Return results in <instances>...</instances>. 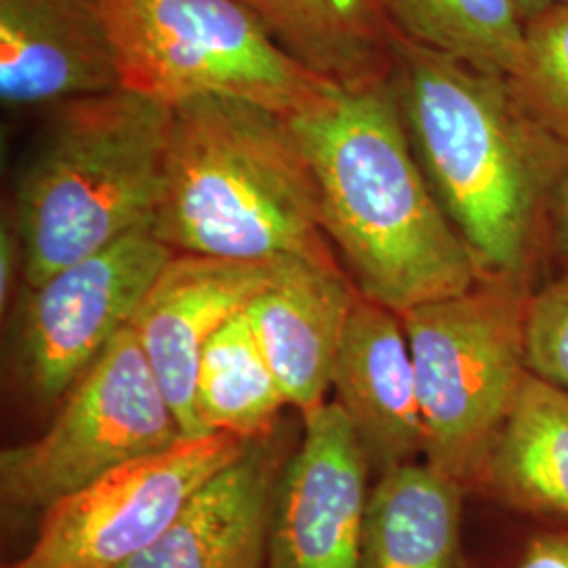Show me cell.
Segmentation results:
<instances>
[{
	"label": "cell",
	"instance_id": "obj_1",
	"mask_svg": "<svg viewBox=\"0 0 568 568\" xmlns=\"http://www.w3.org/2000/svg\"><path fill=\"white\" fill-rule=\"evenodd\" d=\"M389 84L434 196L483 270L530 283L568 143L506 74L398 34Z\"/></svg>",
	"mask_w": 568,
	"mask_h": 568
},
{
	"label": "cell",
	"instance_id": "obj_2",
	"mask_svg": "<svg viewBox=\"0 0 568 568\" xmlns=\"http://www.w3.org/2000/svg\"><path fill=\"white\" fill-rule=\"evenodd\" d=\"M291 121L316 173L326 236L363 297L403 314L488 276L434 196L389 81L333 89Z\"/></svg>",
	"mask_w": 568,
	"mask_h": 568
},
{
	"label": "cell",
	"instance_id": "obj_3",
	"mask_svg": "<svg viewBox=\"0 0 568 568\" xmlns=\"http://www.w3.org/2000/svg\"><path fill=\"white\" fill-rule=\"evenodd\" d=\"M152 230L173 253L344 267L291 114L239 98L173 105Z\"/></svg>",
	"mask_w": 568,
	"mask_h": 568
},
{
	"label": "cell",
	"instance_id": "obj_4",
	"mask_svg": "<svg viewBox=\"0 0 568 568\" xmlns=\"http://www.w3.org/2000/svg\"><path fill=\"white\" fill-rule=\"evenodd\" d=\"M171 119L173 105L126 87L47 108L9 211L23 243V284L152 224Z\"/></svg>",
	"mask_w": 568,
	"mask_h": 568
},
{
	"label": "cell",
	"instance_id": "obj_5",
	"mask_svg": "<svg viewBox=\"0 0 568 568\" xmlns=\"http://www.w3.org/2000/svg\"><path fill=\"white\" fill-rule=\"evenodd\" d=\"M528 281L485 276L466 293L400 314L426 424V464L483 487L527 382Z\"/></svg>",
	"mask_w": 568,
	"mask_h": 568
},
{
	"label": "cell",
	"instance_id": "obj_6",
	"mask_svg": "<svg viewBox=\"0 0 568 568\" xmlns=\"http://www.w3.org/2000/svg\"><path fill=\"white\" fill-rule=\"evenodd\" d=\"M121 87L175 103L224 95L297 114L335 87L293 60L243 0H100Z\"/></svg>",
	"mask_w": 568,
	"mask_h": 568
},
{
	"label": "cell",
	"instance_id": "obj_7",
	"mask_svg": "<svg viewBox=\"0 0 568 568\" xmlns=\"http://www.w3.org/2000/svg\"><path fill=\"white\" fill-rule=\"evenodd\" d=\"M182 438L159 377L126 325L70 387L47 432L0 453L2 504L44 511L110 469Z\"/></svg>",
	"mask_w": 568,
	"mask_h": 568
},
{
	"label": "cell",
	"instance_id": "obj_8",
	"mask_svg": "<svg viewBox=\"0 0 568 568\" xmlns=\"http://www.w3.org/2000/svg\"><path fill=\"white\" fill-rule=\"evenodd\" d=\"M175 253L152 224L65 265L39 284H21L11 312L9 363L37 405L61 403L124 326Z\"/></svg>",
	"mask_w": 568,
	"mask_h": 568
},
{
	"label": "cell",
	"instance_id": "obj_9",
	"mask_svg": "<svg viewBox=\"0 0 568 568\" xmlns=\"http://www.w3.org/2000/svg\"><path fill=\"white\" fill-rule=\"evenodd\" d=\"M246 443L215 432L110 469L44 509L37 539L7 568L124 567Z\"/></svg>",
	"mask_w": 568,
	"mask_h": 568
},
{
	"label": "cell",
	"instance_id": "obj_10",
	"mask_svg": "<svg viewBox=\"0 0 568 568\" xmlns=\"http://www.w3.org/2000/svg\"><path fill=\"white\" fill-rule=\"evenodd\" d=\"M276 490L267 568H361L368 462L344 408L304 419Z\"/></svg>",
	"mask_w": 568,
	"mask_h": 568
},
{
	"label": "cell",
	"instance_id": "obj_11",
	"mask_svg": "<svg viewBox=\"0 0 568 568\" xmlns=\"http://www.w3.org/2000/svg\"><path fill=\"white\" fill-rule=\"evenodd\" d=\"M276 262L175 253L143 295L129 326L140 339L183 438L206 436L196 415L204 345L270 283Z\"/></svg>",
	"mask_w": 568,
	"mask_h": 568
},
{
	"label": "cell",
	"instance_id": "obj_12",
	"mask_svg": "<svg viewBox=\"0 0 568 568\" xmlns=\"http://www.w3.org/2000/svg\"><path fill=\"white\" fill-rule=\"evenodd\" d=\"M288 457L278 427L251 438L185 501L163 535L121 568H264Z\"/></svg>",
	"mask_w": 568,
	"mask_h": 568
},
{
	"label": "cell",
	"instance_id": "obj_13",
	"mask_svg": "<svg viewBox=\"0 0 568 568\" xmlns=\"http://www.w3.org/2000/svg\"><path fill=\"white\" fill-rule=\"evenodd\" d=\"M331 392L354 427L368 467L379 476L426 455L417 377L398 312L358 295Z\"/></svg>",
	"mask_w": 568,
	"mask_h": 568
},
{
	"label": "cell",
	"instance_id": "obj_14",
	"mask_svg": "<svg viewBox=\"0 0 568 568\" xmlns=\"http://www.w3.org/2000/svg\"><path fill=\"white\" fill-rule=\"evenodd\" d=\"M121 87L100 0H0L4 108H51Z\"/></svg>",
	"mask_w": 568,
	"mask_h": 568
},
{
	"label": "cell",
	"instance_id": "obj_15",
	"mask_svg": "<svg viewBox=\"0 0 568 568\" xmlns=\"http://www.w3.org/2000/svg\"><path fill=\"white\" fill-rule=\"evenodd\" d=\"M358 295L345 267L286 257L244 310L286 403L304 419L328 403L337 352Z\"/></svg>",
	"mask_w": 568,
	"mask_h": 568
},
{
	"label": "cell",
	"instance_id": "obj_16",
	"mask_svg": "<svg viewBox=\"0 0 568 568\" xmlns=\"http://www.w3.org/2000/svg\"><path fill=\"white\" fill-rule=\"evenodd\" d=\"M316 79L361 91L389 81L396 32L379 0H243Z\"/></svg>",
	"mask_w": 568,
	"mask_h": 568
},
{
	"label": "cell",
	"instance_id": "obj_17",
	"mask_svg": "<svg viewBox=\"0 0 568 568\" xmlns=\"http://www.w3.org/2000/svg\"><path fill=\"white\" fill-rule=\"evenodd\" d=\"M464 493L426 462L382 474L368 495L361 568H462Z\"/></svg>",
	"mask_w": 568,
	"mask_h": 568
},
{
	"label": "cell",
	"instance_id": "obj_18",
	"mask_svg": "<svg viewBox=\"0 0 568 568\" xmlns=\"http://www.w3.org/2000/svg\"><path fill=\"white\" fill-rule=\"evenodd\" d=\"M480 488L511 508L568 520L565 389L528 373Z\"/></svg>",
	"mask_w": 568,
	"mask_h": 568
},
{
	"label": "cell",
	"instance_id": "obj_19",
	"mask_svg": "<svg viewBox=\"0 0 568 568\" xmlns=\"http://www.w3.org/2000/svg\"><path fill=\"white\" fill-rule=\"evenodd\" d=\"M194 403L206 434L224 432L251 440L278 427L288 403L244 312L204 345Z\"/></svg>",
	"mask_w": 568,
	"mask_h": 568
},
{
	"label": "cell",
	"instance_id": "obj_20",
	"mask_svg": "<svg viewBox=\"0 0 568 568\" xmlns=\"http://www.w3.org/2000/svg\"><path fill=\"white\" fill-rule=\"evenodd\" d=\"M406 41L480 70L518 77L525 60V13L518 0H379Z\"/></svg>",
	"mask_w": 568,
	"mask_h": 568
},
{
	"label": "cell",
	"instance_id": "obj_21",
	"mask_svg": "<svg viewBox=\"0 0 568 568\" xmlns=\"http://www.w3.org/2000/svg\"><path fill=\"white\" fill-rule=\"evenodd\" d=\"M511 81L532 114L568 143V0L528 18L525 60Z\"/></svg>",
	"mask_w": 568,
	"mask_h": 568
},
{
	"label": "cell",
	"instance_id": "obj_22",
	"mask_svg": "<svg viewBox=\"0 0 568 568\" xmlns=\"http://www.w3.org/2000/svg\"><path fill=\"white\" fill-rule=\"evenodd\" d=\"M527 365L535 377L568 394V276L528 300Z\"/></svg>",
	"mask_w": 568,
	"mask_h": 568
},
{
	"label": "cell",
	"instance_id": "obj_23",
	"mask_svg": "<svg viewBox=\"0 0 568 568\" xmlns=\"http://www.w3.org/2000/svg\"><path fill=\"white\" fill-rule=\"evenodd\" d=\"M23 243L18 225L9 213H4L0 225V305L7 312V305L13 304L21 284H23Z\"/></svg>",
	"mask_w": 568,
	"mask_h": 568
},
{
	"label": "cell",
	"instance_id": "obj_24",
	"mask_svg": "<svg viewBox=\"0 0 568 568\" xmlns=\"http://www.w3.org/2000/svg\"><path fill=\"white\" fill-rule=\"evenodd\" d=\"M518 568H568V535L539 537Z\"/></svg>",
	"mask_w": 568,
	"mask_h": 568
},
{
	"label": "cell",
	"instance_id": "obj_25",
	"mask_svg": "<svg viewBox=\"0 0 568 568\" xmlns=\"http://www.w3.org/2000/svg\"><path fill=\"white\" fill-rule=\"evenodd\" d=\"M554 211H556V224H558V239L560 246L568 255V169L560 182V187L556 192V201H554Z\"/></svg>",
	"mask_w": 568,
	"mask_h": 568
},
{
	"label": "cell",
	"instance_id": "obj_26",
	"mask_svg": "<svg viewBox=\"0 0 568 568\" xmlns=\"http://www.w3.org/2000/svg\"><path fill=\"white\" fill-rule=\"evenodd\" d=\"M556 2H558V0H518L520 9H523V13H525V20L537 16V13H541L544 9H548V7L556 4Z\"/></svg>",
	"mask_w": 568,
	"mask_h": 568
}]
</instances>
